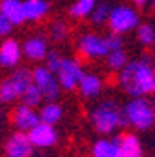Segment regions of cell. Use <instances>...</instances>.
Instances as JSON below:
<instances>
[{"instance_id": "obj_5", "label": "cell", "mask_w": 155, "mask_h": 157, "mask_svg": "<svg viewBox=\"0 0 155 157\" xmlns=\"http://www.w3.org/2000/svg\"><path fill=\"white\" fill-rule=\"evenodd\" d=\"M34 82L32 69L19 66L13 69L8 77H4L0 81V101L2 103H13V101H21L23 94L26 88Z\"/></svg>"}, {"instance_id": "obj_31", "label": "cell", "mask_w": 155, "mask_h": 157, "mask_svg": "<svg viewBox=\"0 0 155 157\" xmlns=\"http://www.w3.org/2000/svg\"><path fill=\"white\" fill-rule=\"evenodd\" d=\"M34 157H41V155H34Z\"/></svg>"}, {"instance_id": "obj_13", "label": "cell", "mask_w": 155, "mask_h": 157, "mask_svg": "<svg viewBox=\"0 0 155 157\" xmlns=\"http://www.w3.org/2000/svg\"><path fill=\"white\" fill-rule=\"evenodd\" d=\"M28 136H30V140H32V144H34L36 150H49V148H52L58 142V131H56V127L49 125V124H43V122L37 124L28 133Z\"/></svg>"}, {"instance_id": "obj_18", "label": "cell", "mask_w": 155, "mask_h": 157, "mask_svg": "<svg viewBox=\"0 0 155 157\" xmlns=\"http://www.w3.org/2000/svg\"><path fill=\"white\" fill-rule=\"evenodd\" d=\"M40 118H41L43 124L56 125V124H60L62 118H64V107L56 101H45L40 107Z\"/></svg>"}, {"instance_id": "obj_16", "label": "cell", "mask_w": 155, "mask_h": 157, "mask_svg": "<svg viewBox=\"0 0 155 157\" xmlns=\"http://www.w3.org/2000/svg\"><path fill=\"white\" fill-rule=\"evenodd\" d=\"M118 140H120V157H144L142 142L137 133H131V131L120 133Z\"/></svg>"}, {"instance_id": "obj_17", "label": "cell", "mask_w": 155, "mask_h": 157, "mask_svg": "<svg viewBox=\"0 0 155 157\" xmlns=\"http://www.w3.org/2000/svg\"><path fill=\"white\" fill-rule=\"evenodd\" d=\"M0 11H2L13 26L26 23L25 15V0H0Z\"/></svg>"}, {"instance_id": "obj_9", "label": "cell", "mask_w": 155, "mask_h": 157, "mask_svg": "<svg viewBox=\"0 0 155 157\" xmlns=\"http://www.w3.org/2000/svg\"><path fill=\"white\" fill-rule=\"evenodd\" d=\"M40 122H41L40 109H34V107L25 105V103H19L11 110V125L15 127V131L30 133Z\"/></svg>"}, {"instance_id": "obj_15", "label": "cell", "mask_w": 155, "mask_h": 157, "mask_svg": "<svg viewBox=\"0 0 155 157\" xmlns=\"http://www.w3.org/2000/svg\"><path fill=\"white\" fill-rule=\"evenodd\" d=\"M105 88V81L103 77L97 73H86L82 77V81L79 84V94L84 97V99H97V97L103 94Z\"/></svg>"}, {"instance_id": "obj_4", "label": "cell", "mask_w": 155, "mask_h": 157, "mask_svg": "<svg viewBox=\"0 0 155 157\" xmlns=\"http://www.w3.org/2000/svg\"><path fill=\"white\" fill-rule=\"evenodd\" d=\"M125 122L137 131H148L155 125V101L149 97H129L123 105Z\"/></svg>"}, {"instance_id": "obj_12", "label": "cell", "mask_w": 155, "mask_h": 157, "mask_svg": "<svg viewBox=\"0 0 155 157\" xmlns=\"http://www.w3.org/2000/svg\"><path fill=\"white\" fill-rule=\"evenodd\" d=\"M23 58H25L23 43H19L17 39H11V37H6L0 41V67L13 71L21 66Z\"/></svg>"}, {"instance_id": "obj_6", "label": "cell", "mask_w": 155, "mask_h": 157, "mask_svg": "<svg viewBox=\"0 0 155 157\" xmlns=\"http://www.w3.org/2000/svg\"><path fill=\"white\" fill-rule=\"evenodd\" d=\"M138 26H140V17L131 6L118 4V6L112 8L110 19H108V30L112 34L125 36L133 30H137Z\"/></svg>"}, {"instance_id": "obj_30", "label": "cell", "mask_w": 155, "mask_h": 157, "mask_svg": "<svg viewBox=\"0 0 155 157\" xmlns=\"http://www.w3.org/2000/svg\"><path fill=\"white\" fill-rule=\"evenodd\" d=\"M153 10H155V0H153Z\"/></svg>"}, {"instance_id": "obj_1", "label": "cell", "mask_w": 155, "mask_h": 157, "mask_svg": "<svg viewBox=\"0 0 155 157\" xmlns=\"http://www.w3.org/2000/svg\"><path fill=\"white\" fill-rule=\"evenodd\" d=\"M120 90L129 97H146L153 94L155 86V62L149 56H138L129 60V64L116 77Z\"/></svg>"}, {"instance_id": "obj_10", "label": "cell", "mask_w": 155, "mask_h": 157, "mask_svg": "<svg viewBox=\"0 0 155 157\" xmlns=\"http://www.w3.org/2000/svg\"><path fill=\"white\" fill-rule=\"evenodd\" d=\"M36 148L28 133L13 131L4 142V157H34Z\"/></svg>"}, {"instance_id": "obj_25", "label": "cell", "mask_w": 155, "mask_h": 157, "mask_svg": "<svg viewBox=\"0 0 155 157\" xmlns=\"http://www.w3.org/2000/svg\"><path fill=\"white\" fill-rule=\"evenodd\" d=\"M19 103H25V105H28V107H34V109H40L43 103H45V99H43V95H41V92H40V88H37L34 82L26 88V92L23 94V97H21V101Z\"/></svg>"}, {"instance_id": "obj_8", "label": "cell", "mask_w": 155, "mask_h": 157, "mask_svg": "<svg viewBox=\"0 0 155 157\" xmlns=\"http://www.w3.org/2000/svg\"><path fill=\"white\" fill-rule=\"evenodd\" d=\"M84 75H86V71H84L82 60H79V58H71V56H66L62 67L56 73L62 90H66V92L79 90V84H81Z\"/></svg>"}, {"instance_id": "obj_27", "label": "cell", "mask_w": 155, "mask_h": 157, "mask_svg": "<svg viewBox=\"0 0 155 157\" xmlns=\"http://www.w3.org/2000/svg\"><path fill=\"white\" fill-rule=\"evenodd\" d=\"M11 30H13V25H11V21L9 19L0 11V37H8L9 34H11Z\"/></svg>"}, {"instance_id": "obj_7", "label": "cell", "mask_w": 155, "mask_h": 157, "mask_svg": "<svg viewBox=\"0 0 155 157\" xmlns=\"http://www.w3.org/2000/svg\"><path fill=\"white\" fill-rule=\"evenodd\" d=\"M32 77H34V84L40 88L45 101H56L60 97V94H62L60 81H58L56 73H52L49 67L36 66L32 69Z\"/></svg>"}, {"instance_id": "obj_21", "label": "cell", "mask_w": 155, "mask_h": 157, "mask_svg": "<svg viewBox=\"0 0 155 157\" xmlns=\"http://www.w3.org/2000/svg\"><path fill=\"white\" fill-rule=\"evenodd\" d=\"M105 64L110 71H116L120 73L127 64H129V56H127V51L125 49H118V51H112L107 58H105Z\"/></svg>"}, {"instance_id": "obj_28", "label": "cell", "mask_w": 155, "mask_h": 157, "mask_svg": "<svg viewBox=\"0 0 155 157\" xmlns=\"http://www.w3.org/2000/svg\"><path fill=\"white\" fill-rule=\"evenodd\" d=\"M133 2H134V6H138V8H144V6L149 2V0H133Z\"/></svg>"}, {"instance_id": "obj_3", "label": "cell", "mask_w": 155, "mask_h": 157, "mask_svg": "<svg viewBox=\"0 0 155 157\" xmlns=\"http://www.w3.org/2000/svg\"><path fill=\"white\" fill-rule=\"evenodd\" d=\"M123 49V36L118 34H99V32H82L77 39V51L84 60H105L112 52Z\"/></svg>"}, {"instance_id": "obj_26", "label": "cell", "mask_w": 155, "mask_h": 157, "mask_svg": "<svg viewBox=\"0 0 155 157\" xmlns=\"http://www.w3.org/2000/svg\"><path fill=\"white\" fill-rule=\"evenodd\" d=\"M64 60H66V56H64L60 51H51V52L47 54V58L43 60V66H45V67H49L52 73H58V69L62 67Z\"/></svg>"}, {"instance_id": "obj_29", "label": "cell", "mask_w": 155, "mask_h": 157, "mask_svg": "<svg viewBox=\"0 0 155 157\" xmlns=\"http://www.w3.org/2000/svg\"><path fill=\"white\" fill-rule=\"evenodd\" d=\"M2 105H4V103L0 101V118H2V112H4V110H2Z\"/></svg>"}, {"instance_id": "obj_24", "label": "cell", "mask_w": 155, "mask_h": 157, "mask_svg": "<svg viewBox=\"0 0 155 157\" xmlns=\"http://www.w3.org/2000/svg\"><path fill=\"white\" fill-rule=\"evenodd\" d=\"M137 32V39L142 47H153L155 45V26L149 23H140V26L134 30Z\"/></svg>"}, {"instance_id": "obj_11", "label": "cell", "mask_w": 155, "mask_h": 157, "mask_svg": "<svg viewBox=\"0 0 155 157\" xmlns=\"http://www.w3.org/2000/svg\"><path fill=\"white\" fill-rule=\"evenodd\" d=\"M51 39L45 34H32L23 41V54L30 62H43L51 52Z\"/></svg>"}, {"instance_id": "obj_22", "label": "cell", "mask_w": 155, "mask_h": 157, "mask_svg": "<svg viewBox=\"0 0 155 157\" xmlns=\"http://www.w3.org/2000/svg\"><path fill=\"white\" fill-rule=\"evenodd\" d=\"M47 36H49L51 41H54V43H64L66 39L69 37V26H67V23L60 21V19H58V21H52L49 25Z\"/></svg>"}, {"instance_id": "obj_14", "label": "cell", "mask_w": 155, "mask_h": 157, "mask_svg": "<svg viewBox=\"0 0 155 157\" xmlns=\"http://www.w3.org/2000/svg\"><path fill=\"white\" fill-rule=\"evenodd\" d=\"M92 157H120V140L118 135L112 136H101V139L93 140L90 148Z\"/></svg>"}, {"instance_id": "obj_19", "label": "cell", "mask_w": 155, "mask_h": 157, "mask_svg": "<svg viewBox=\"0 0 155 157\" xmlns=\"http://www.w3.org/2000/svg\"><path fill=\"white\" fill-rule=\"evenodd\" d=\"M51 6L47 0H25V15H26V21L37 23L49 13Z\"/></svg>"}, {"instance_id": "obj_32", "label": "cell", "mask_w": 155, "mask_h": 157, "mask_svg": "<svg viewBox=\"0 0 155 157\" xmlns=\"http://www.w3.org/2000/svg\"><path fill=\"white\" fill-rule=\"evenodd\" d=\"M153 94H155V86H153Z\"/></svg>"}, {"instance_id": "obj_20", "label": "cell", "mask_w": 155, "mask_h": 157, "mask_svg": "<svg viewBox=\"0 0 155 157\" xmlns=\"http://www.w3.org/2000/svg\"><path fill=\"white\" fill-rule=\"evenodd\" d=\"M99 0H75L69 8V15L73 19H86L92 15V11L95 10Z\"/></svg>"}, {"instance_id": "obj_2", "label": "cell", "mask_w": 155, "mask_h": 157, "mask_svg": "<svg viewBox=\"0 0 155 157\" xmlns=\"http://www.w3.org/2000/svg\"><path fill=\"white\" fill-rule=\"evenodd\" d=\"M88 118L93 131L99 133L101 136H112L127 125L123 105H120L116 99H101L93 103V107L88 112Z\"/></svg>"}, {"instance_id": "obj_23", "label": "cell", "mask_w": 155, "mask_h": 157, "mask_svg": "<svg viewBox=\"0 0 155 157\" xmlns=\"http://www.w3.org/2000/svg\"><path fill=\"white\" fill-rule=\"evenodd\" d=\"M110 11H112V6L108 2H97L95 10L92 11L90 15V23L93 26H103V25H108V19H110Z\"/></svg>"}]
</instances>
